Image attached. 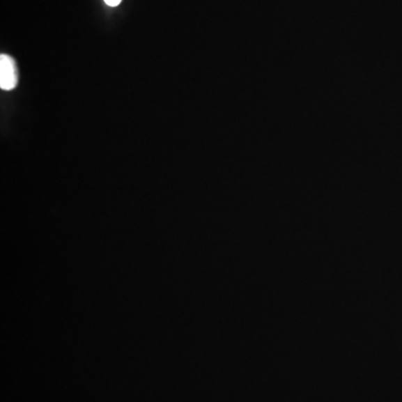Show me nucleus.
<instances>
[{
    "instance_id": "obj_2",
    "label": "nucleus",
    "mask_w": 402,
    "mask_h": 402,
    "mask_svg": "<svg viewBox=\"0 0 402 402\" xmlns=\"http://www.w3.org/2000/svg\"><path fill=\"white\" fill-rule=\"evenodd\" d=\"M105 1L107 6L116 7L118 5H120L122 0H105Z\"/></svg>"
},
{
    "instance_id": "obj_1",
    "label": "nucleus",
    "mask_w": 402,
    "mask_h": 402,
    "mask_svg": "<svg viewBox=\"0 0 402 402\" xmlns=\"http://www.w3.org/2000/svg\"><path fill=\"white\" fill-rule=\"evenodd\" d=\"M17 84V70L14 59L1 54L0 56V88L10 91Z\"/></svg>"
}]
</instances>
